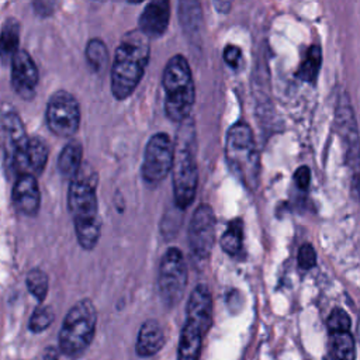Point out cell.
<instances>
[{
    "label": "cell",
    "mask_w": 360,
    "mask_h": 360,
    "mask_svg": "<svg viewBox=\"0 0 360 360\" xmlns=\"http://www.w3.org/2000/svg\"><path fill=\"white\" fill-rule=\"evenodd\" d=\"M215 236V215L210 205L201 204L195 208L190 228L188 245L193 257L197 262H204L210 257Z\"/></svg>",
    "instance_id": "cell-12"
},
{
    "label": "cell",
    "mask_w": 360,
    "mask_h": 360,
    "mask_svg": "<svg viewBox=\"0 0 360 360\" xmlns=\"http://www.w3.org/2000/svg\"><path fill=\"white\" fill-rule=\"evenodd\" d=\"M336 127L345 146L347 163L354 167L356 176L360 169V136L350 98L346 91H342L336 103Z\"/></svg>",
    "instance_id": "cell-11"
},
{
    "label": "cell",
    "mask_w": 360,
    "mask_h": 360,
    "mask_svg": "<svg viewBox=\"0 0 360 360\" xmlns=\"http://www.w3.org/2000/svg\"><path fill=\"white\" fill-rule=\"evenodd\" d=\"M46 124L52 134L69 138L76 134L80 124V107L77 100L68 91H55L46 104Z\"/></svg>",
    "instance_id": "cell-9"
},
{
    "label": "cell",
    "mask_w": 360,
    "mask_h": 360,
    "mask_svg": "<svg viewBox=\"0 0 360 360\" xmlns=\"http://www.w3.org/2000/svg\"><path fill=\"white\" fill-rule=\"evenodd\" d=\"M221 248L228 255H236L242 249L243 243V222L240 218H235L228 224L226 231L221 236Z\"/></svg>",
    "instance_id": "cell-23"
},
{
    "label": "cell",
    "mask_w": 360,
    "mask_h": 360,
    "mask_svg": "<svg viewBox=\"0 0 360 360\" xmlns=\"http://www.w3.org/2000/svg\"><path fill=\"white\" fill-rule=\"evenodd\" d=\"M173 197L179 208H187L197 193L198 170L195 160V132L193 122L188 118L181 122L176 143L174 160L172 169Z\"/></svg>",
    "instance_id": "cell-3"
},
{
    "label": "cell",
    "mask_w": 360,
    "mask_h": 360,
    "mask_svg": "<svg viewBox=\"0 0 360 360\" xmlns=\"http://www.w3.org/2000/svg\"><path fill=\"white\" fill-rule=\"evenodd\" d=\"M20 41V24L15 18H7L1 27V53L3 58H10L17 53Z\"/></svg>",
    "instance_id": "cell-22"
},
{
    "label": "cell",
    "mask_w": 360,
    "mask_h": 360,
    "mask_svg": "<svg viewBox=\"0 0 360 360\" xmlns=\"http://www.w3.org/2000/svg\"><path fill=\"white\" fill-rule=\"evenodd\" d=\"M11 84L15 93L25 100H31L35 96L38 69L30 53L24 49H18L11 59Z\"/></svg>",
    "instance_id": "cell-14"
},
{
    "label": "cell",
    "mask_w": 360,
    "mask_h": 360,
    "mask_svg": "<svg viewBox=\"0 0 360 360\" xmlns=\"http://www.w3.org/2000/svg\"><path fill=\"white\" fill-rule=\"evenodd\" d=\"M170 4L166 0H156L146 4L139 17V31L149 39L162 37L169 25Z\"/></svg>",
    "instance_id": "cell-16"
},
{
    "label": "cell",
    "mask_w": 360,
    "mask_h": 360,
    "mask_svg": "<svg viewBox=\"0 0 360 360\" xmlns=\"http://www.w3.org/2000/svg\"><path fill=\"white\" fill-rule=\"evenodd\" d=\"M294 181H295L298 188L307 190L308 186H309V181H311V170H309V167H307V166L298 167L295 170V173H294Z\"/></svg>",
    "instance_id": "cell-30"
},
{
    "label": "cell",
    "mask_w": 360,
    "mask_h": 360,
    "mask_svg": "<svg viewBox=\"0 0 360 360\" xmlns=\"http://www.w3.org/2000/svg\"><path fill=\"white\" fill-rule=\"evenodd\" d=\"M11 200L14 208L25 215V217H34L37 215L39 210L41 202V194H39V186L32 174H21L15 177L11 191Z\"/></svg>",
    "instance_id": "cell-15"
},
{
    "label": "cell",
    "mask_w": 360,
    "mask_h": 360,
    "mask_svg": "<svg viewBox=\"0 0 360 360\" xmlns=\"http://www.w3.org/2000/svg\"><path fill=\"white\" fill-rule=\"evenodd\" d=\"M44 360H59V354L53 346H49L45 349Z\"/></svg>",
    "instance_id": "cell-31"
},
{
    "label": "cell",
    "mask_w": 360,
    "mask_h": 360,
    "mask_svg": "<svg viewBox=\"0 0 360 360\" xmlns=\"http://www.w3.org/2000/svg\"><path fill=\"white\" fill-rule=\"evenodd\" d=\"M97 323V311L90 300L77 301L66 314L60 332L59 349L68 357H79L90 346Z\"/></svg>",
    "instance_id": "cell-7"
},
{
    "label": "cell",
    "mask_w": 360,
    "mask_h": 360,
    "mask_svg": "<svg viewBox=\"0 0 360 360\" xmlns=\"http://www.w3.org/2000/svg\"><path fill=\"white\" fill-rule=\"evenodd\" d=\"M174 145L165 132L155 134L149 138L142 162V177L148 184L160 183L173 169Z\"/></svg>",
    "instance_id": "cell-10"
},
{
    "label": "cell",
    "mask_w": 360,
    "mask_h": 360,
    "mask_svg": "<svg viewBox=\"0 0 360 360\" xmlns=\"http://www.w3.org/2000/svg\"><path fill=\"white\" fill-rule=\"evenodd\" d=\"M165 345V332L160 323L155 319H148L142 323L136 338V353L141 357L156 354Z\"/></svg>",
    "instance_id": "cell-18"
},
{
    "label": "cell",
    "mask_w": 360,
    "mask_h": 360,
    "mask_svg": "<svg viewBox=\"0 0 360 360\" xmlns=\"http://www.w3.org/2000/svg\"><path fill=\"white\" fill-rule=\"evenodd\" d=\"M187 285V264L183 253L170 248L165 252L158 273V288L162 301L167 307L176 305Z\"/></svg>",
    "instance_id": "cell-8"
},
{
    "label": "cell",
    "mask_w": 360,
    "mask_h": 360,
    "mask_svg": "<svg viewBox=\"0 0 360 360\" xmlns=\"http://www.w3.org/2000/svg\"><path fill=\"white\" fill-rule=\"evenodd\" d=\"M225 160L235 177L250 191L256 190L260 174V158L250 127L235 122L225 135Z\"/></svg>",
    "instance_id": "cell-5"
},
{
    "label": "cell",
    "mask_w": 360,
    "mask_h": 360,
    "mask_svg": "<svg viewBox=\"0 0 360 360\" xmlns=\"http://www.w3.org/2000/svg\"><path fill=\"white\" fill-rule=\"evenodd\" d=\"M53 318H55V314L49 305H39L34 309L28 322V328L31 332L39 333L51 326V323L53 322Z\"/></svg>",
    "instance_id": "cell-26"
},
{
    "label": "cell",
    "mask_w": 360,
    "mask_h": 360,
    "mask_svg": "<svg viewBox=\"0 0 360 360\" xmlns=\"http://www.w3.org/2000/svg\"><path fill=\"white\" fill-rule=\"evenodd\" d=\"M86 59L93 70L101 72L108 62V51L105 44L98 38L90 39L86 46Z\"/></svg>",
    "instance_id": "cell-24"
},
{
    "label": "cell",
    "mask_w": 360,
    "mask_h": 360,
    "mask_svg": "<svg viewBox=\"0 0 360 360\" xmlns=\"http://www.w3.org/2000/svg\"><path fill=\"white\" fill-rule=\"evenodd\" d=\"M326 326H328L329 333L350 332L352 321L345 309L335 308V309H332V312L329 314V316L326 319Z\"/></svg>",
    "instance_id": "cell-27"
},
{
    "label": "cell",
    "mask_w": 360,
    "mask_h": 360,
    "mask_svg": "<svg viewBox=\"0 0 360 360\" xmlns=\"http://www.w3.org/2000/svg\"><path fill=\"white\" fill-rule=\"evenodd\" d=\"M28 291L41 302L48 294V276L41 269H32L25 278Z\"/></svg>",
    "instance_id": "cell-25"
},
{
    "label": "cell",
    "mask_w": 360,
    "mask_h": 360,
    "mask_svg": "<svg viewBox=\"0 0 360 360\" xmlns=\"http://www.w3.org/2000/svg\"><path fill=\"white\" fill-rule=\"evenodd\" d=\"M162 84L165 90V111L174 122H184L194 104L195 90L190 65L183 55H174L165 66Z\"/></svg>",
    "instance_id": "cell-6"
},
{
    "label": "cell",
    "mask_w": 360,
    "mask_h": 360,
    "mask_svg": "<svg viewBox=\"0 0 360 360\" xmlns=\"http://www.w3.org/2000/svg\"><path fill=\"white\" fill-rule=\"evenodd\" d=\"M97 173L89 165H83L70 180L68 207L75 222L77 242L86 250H91L100 236L101 221L97 202Z\"/></svg>",
    "instance_id": "cell-1"
},
{
    "label": "cell",
    "mask_w": 360,
    "mask_h": 360,
    "mask_svg": "<svg viewBox=\"0 0 360 360\" xmlns=\"http://www.w3.org/2000/svg\"><path fill=\"white\" fill-rule=\"evenodd\" d=\"M240 58H242V52L238 46L235 45H226L225 49H224V60L232 66V68H238L239 62H240Z\"/></svg>",
    "instance_id": "cell-29"
},
{
    "label": "cell",
    "mask_w": 360,
    "mask_h": 360,
    "mask_svg": "<svg viewBox=\"0 0 360 360\" xmlns=\"http://www.w3.org/2000/svg\"><path fill=\"white\" fill-rule=\"evenodd\" d=\"M82 158H83V149L82 145L76 141L68 142L58 158V170L65 177L69 179V181L79 173L82 169Z\"/></svg>",
    "instance_id": "cell-19"
},
{
    "label": "cell",
    "mask_w": 360,
    "mask_h": 360,
    "mask_svg": "<svg viewBox=\"0 0 360 360\" xmlns=\"http://www.w3.org/2000/svg\"><path fill=\"white\" fill-rule=\"evenodd\" d=\"M3 153L7 169L15 174V169L24 155L30 136H27L24 124L14 110H4L1 114Z\"/></svg>",
    "instance_id": "cell-13"
},
{
    "label": "cell",
    "mask_w": 360,
    "mask_h": 360,
    "mask_svg": "<svg viewBox=\"0 0 360 360\" xmlns=\"http://www.w3.org/2000/svg\"><path fill=\"white\" fill-rule=\"evenodd\" d=\"M356 179H357V190L360 191V169H359V172H357V176H356Z\"/></svg>",
    "instance_id": "cell-32"
},
{
    "label": "cell",
    "mask_w": 360,
    "mask_h": 360,
    "mask_svg": "<svg viewBox=\"0 0 360 360\" xmlns=\"http://www.w3.org/2000/svg\"><path fill=\"white\" fill-rule=\"evenodd\" d=\"M330 360H356V345L350 332L329 333Z\"/></svg>",
    "instance_id": "cell-20"
},
{
    "label": "cell",
    "mask_w": 360,
    "mask_h": 360,
    "mask_svg": "<svg viewBox=\"0 0 360 360\" xmlns=\"http://www.w3.org/2000/svg\"><path fill=\"white\" fill-rule=\"evenodd\" d=\"M322 65V49L319 45H311L307 51L304 60L300 65L297 76L304 80L312 83L319 73Z\"/></svg>",
    "instance_id": "cell-21"
},
{
    "label": "cell",
    "mask_w": 360,
    "mask_h": 360,
    "mask_svg": "<svg viewBox=\"0 0 360 360\" xmlns=\"http://www.w3.org/2000/svg\"><path fill=\"white\" fill-rule=\"evenodd\" d=\"M298 266L302 270H309L316 264V252L311 243H304L301 245L298 250Z\"/></svg>",
    "instance_id": "cell-28"
},
{
    "label": "cell",
    "mask_w": 360,
    "mask_h": 360,
    "mask_svg": "<svg viewBox=\"0 0 360 360\" xmlns=\"http://www.w3.org/2000/svg\"><path fill=\"white\" fill-rule=\"evenodd\" d=\"M149 38L139 30L128 32L115 49L111 68V91L115 98L124 100L139 84L149 62Z\"/></svg>",
    "instance_id": "cell-2"
},
{
    "label": "cell",
    "mask_w": 360,
    "mask_h": 360,
    "mask_svg": "<svg viewBox=\"0 0 360 360\" xmlns=\"http://www.w3.org/2000/svg\"><path fill=\"white\" fill-rule=\"evenodd\" d=\"M359 197H360V191H359Z\"/></svg>",
    "instance_id": "cell-33"
},
{
    "label": "cell",
    "mask_w": 360,
    "mask_h": 360,
    "mask_svg": "<svg viewBox=\"0 0 360 360\" xmlns=\"http://www.w3.org/2000/svg\"><path fill=\"white\" fill-rule=\"evenodd\" d=\"M48 146L39 136H31L24 155L15 169V177L21 174H39L48 162Z\"/></svg>",
    "instance_id": "cell-17"
},
{
    "label": "cell",
    "mask_w": 360,
    "mask_h": 360,
    "mask_svg": "<svg viewBox=\"0 0 360 360\" xmlns=\"http://www.w3.org/2000/svg\"><path fill=\"white\" fill-rule=\"evenodd\" d=\"M212 325V297L210 290L200 284L197 285L187 301L186 322L183 325L177 360H200L202 340Z\"/></svg>",
    "instance_id": "cell-4"
}]
</instances>
